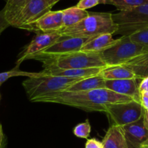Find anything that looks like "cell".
Instances as JSON below:
<instances>
[{
	"mask_svg": "<svg viewBox=\"0 0 148 148\" xmlns=\"http://www.w3.org/2000/svg\"><path fill=\"white\" fill-rule=\"evenodd\" d=\"M103 1H104V0H100V4H102V2Z\"/></svg>",
	"mask_w": 148,
	"mask_h": 148,
	"instance_id": "35",
	"label": "cell"
},
{
	"mask_svg": "<svg viewBox=\"0 0 148 148\" xmlns=\"http://www.w3.org/2000/svg\"><path fill=\"white\" fill-rule=\"evenodd\" d=\"M148 3V0H104L102 4L115 6L120 12L127 11Z\"/></svg>",
	"mask_w": 148,
	"mask_h": 148,
	"instance_id": "22",
	"label": "cell"
},
{
	"mask_svg": "<svg viewBox=\"0 0 148 148\" xmlns=\"http://www.w3.org/2000/svg\"><path fill=\"white\" fill-rule=\"evenodd\" d=\"M123 66L132 71L138 79L148 77V51L136 56Z\"/></svg>",
	"mask_w": 148,
	"mask_h": 148,
	"instance_id": "19",
	"label": "cell"
},
{
	"mask_svg": "<svg viewBox=\"0 0 148 148\" xmlns=\"http://www.w3.org/2000/svg\"><path fill=\"white\" fill-rule=\"evenodd\" d=\"M139 90L140 95L148 92V77L141 79L140 83L139 84Z\"/></svg>",
	"mask_w": 148,
	"mask_h": 148,
	"instance_id": "29",
	"label": "cell"
},
{
	"mask_svg": "<svg viewBox=\"0 0 148 148\" xmlns=\"http://www.w3.org/2000/svg\"><path fill=\"white\" fill-rule=\"evenodd\" d=\"M64 28L63 14L62 10L49 11L36 21L33 31L40 33H57Z\"/></svg>",
	"mask_w": 148,
	"mask_h": 148,
	"instance_id": "12",
	"label": "cell"
},
{
	"mask_svg": "<svg viewBox=\"0 0 148 148\" xmlns=\"http://www.w3.org/2000/svg\"><path fill=\"white\" fill-rule=\"evenodd\" d=\"M62 11L63 14V29L77 24L89 15V12L81 10L76 6L69 7Z\"/></svg>",
	"mask_w": 148,
	"mask_h": 148,
	"instance_id": "20",
	"label": "cell"
},
{
	"mask_svg": "<svg viewBox=\"0 0 148 148\" xmlns=\"http://www.w3.org/2000/svg\"><path fill=\"white\" fill-rule=\"evenodd\" d=\"M28 0H7L6 5L3 8L6 20L11 26V24L16 18Z\"/></svg>",
	"mask_w": 148,
	"mask_h": 148,
	"instance_id": "21",
	"label": "cell"
},
{
	"mask_svg": "<svg viewBox=\"0 0 148 148\" xmlns=\"http://www.w3.org/2000/svg\"><path fill=\"white\" fill-rule=\"evenodd\" d=\"M81 79L82 78H68L42 73L39 77H28L23 81L22 85L28 99L32 102H36L46 95L64 92L69 87Z\"/></svg>",
	"mask_w": 148,
	"mask_h": 148,
	"instance_id": "4",
	"label": "cell"
},
{
	"mask_svg": "<svg viewBox=\"0 0 148 148\" xmlns=\"http://www.w3.org/2000/svg\"><path fill=\"white\" fill-rule=\"evenodd\" d=\"M100 88H105V80L100 75H96L91 77L84 78L75 82L68 89L65 90L64 92H86V91L100 89Z\"/></svg>",
	"mask_w": 148,
	"mask_h": 148,
	"instance_id": "17",
	"label": "cell"
},
{
	"mask_svg": "<svg viewBox=\"0 0 148 148\" xmlns=\"http://www.w3.org/2000/svg\"><path fill=\"white\" fill-rule=\"evenodd\" d=\"M144 124H145V127L148 130V111H145V114H144Z\"/></svg>",
	"mask_w": 148,
	"mask_h": 148,
	"instance_id": "31",
	"label": "cell"
},
{
	"mask_svg": "<svg viewBox=\"0 0 148 148\" xmlns=\"http://www.w3.org/2000/svg\"><path fill=\"white\" fill-rule=\"evenodd\" d=\"M141 105L145 111H148V96L145 95H141Z\"/></svg>",
	"mask_w": 148,
	"mask_h": 148,
	"instance_id": "30",
	"label": "cell"
},
{
	"mask_svg": "<svg viewBox=\"0 0 148 148\" xmlns=\"http://www.w3.org/2000/svg\"><path fill=\"white\" fill-rule=\"evenodd\" d=\"M73 132L77 137L82 139L88 138L91 132V124L89 120L86 119L84 122L77 124L73 128Z\"/></svg>",
	"mask_w": 148,
	"mask_h": 148,
	"instance_id": "24",
	"label": "cell"
},
{
	"mask_svg": "<svg viewBox=\"0 0 148 148\" xmlns=\"http://www.w3.org/2000/svg\"><path fill=\"white\" fill-rule=\"evenodd\" d=\"M113 14L107 12H89L88 17L71 27L57 32L63 36L92 38L102 34L114 35L118 30Z\"/></svg>",
	"mask_w": 148,
	"mask_h": 148,
	"instance_id": "2",
	"label": "cell"
},
{
	"mask_svg": "<svg viewBox=\"0 0 148 148\" xmlns=\"http://www.w3.org/2000/svg\"><path fill=\"white\" fill-rule=\"evenodd\" d=\"M102 143L104 148H129L123 127L116 124L107 130Z\"/></svg>",
	"mask_w": 148,
	"mask_h": 148,
	"instance_id": "15",
	"label": "cell"
},
{
	"mask_svg": "<svg viewBox=\"0 0 148 148\" xmlns=\"http://www.w3.org/2000/svg\"><path fill=\"white\" fill-rule=\"evenodd\" d=\"M19 66H16L15 68L12 69L10 71L7 72H1L0 73V86L4 83L5 81L10 78L13 77H19V76H24L27 77H39L42 75V72H24V71H20L18 69Z\"/></svg>",
	"mask_w": 148,
	"mask_h": 148,
	"instance_id": "23",
	"label": "cell"
},
{
	"mask_svg": "<svg viewBox=\"0 0 148 148\" xmlns=\"http://www.w3.org/2000/svg\"><path fill=\"white\" fill-rule=\"evenodd\" d=\"M102 68L89 69H58L54 67L44 68L42 73L47 75L64 77L68 78H84L99 75Z\"/></svg>",
	"mask_w": 148,
	"mask_h": 148,
	"instance_id": "14",
	"label": "cell"
},
{
	"mask_svg": "<svg viewBox=\"0 0 148 148\" xmlns=\"http://www.w3.org/2000/svg\"><path fill=\"white\" fill-rule=\"evenodd\" d=\"M147 51L148 46L132 41L129 36H120L114 44L99 53L107 66H117L125 64Z\"/></svg>",
	"mask_w": 148,
	"mask_h": 148,
	"instance_id": "5",
	"label": "cell"
},
{
	"mask_svg": "<svg viewBox=\"0 0 148 148\" xmlns=\"http://www.w3.org/2000/svg\"><path fill=\"white\" fill-rule=\"evenodd\" d=\"M130 39L135 43L148 46V27L129 36Z\"/></svg>",
	"mask_w": 148,
	"mask_h": 148,
	"instance_id": "25",
	"label": "cell"
},
{
	"mask_svg": "<svg viewBox=\"0 0 148 148\" xmlns=\"http://www.w3.org/2000/svg\"><path fill=\"white\" fill-rule=\"evenodd\" d=\"M116 40L117 39L113 38L112 34L107 33V34L100 35L91 38L83 46L80 51L84 52L100 53L114 44L116 42Z\"/></svg>",
	"mask_w": 148,
	"mask_h": 148,
	"instance_id": "16",
	"label": "cell"
},
{
	"mask_svg": "<svg viewBox=\"0 0 148 148\" xmlns=\"http://www.w3.org/2000/svg\"><path fill=\"white\" fill-rule=\"evenodd\" d=\"M47 0H28L11 26L33 31V25L43 15L51 11Z\"/></svg>",
	"mask_w": 148,
	"mask_h": 148,
	"instance_id": "8",
	"label": "cell"
},
{
	"mask_svg": "<svg viewBox=\"0 0 148 148\" xmlns=\"http://www.w3.org/2000/svg\"><path fill=\"white\" fill-rule=\"evenodd\" d=\"M145 111L140 103L131 101L107 106L105 113L114 123L113 124L123 127L142 119Z\"/></svg>",
	"mask_w": 148,
	"mask_h": 148,
	"instance_id": "7",
	"label": "cell"
},
{
	"mask_svg": "<svg viewBox=\"0 0 148 148\" xmlns=\"http://www.w3.org/2000/svg\"><path fill=\"white\" fill-rule=\"evenodd\" d=\"M138 79H125L105 80V88L119 95L130 97L141 103V95Z\"/></svg>",
	"mask_w": 148,
	"mask_h": 148,
	"instance_id": "11",
	"label": "cell"
},
{
	"mask_svg": "<svg viewBox=\"0 0 148 148\" xmlns=\"http://www.w3.org/2000/svg\"><path fill=\"white\" fill-rule=\"evenodd\" d=\"M140 148H148V140H146V141L141 145Z\"/></svg>",
	"mask_w": 148,
	"mask_h": 148,
	"instance_id": "34",
	"label": "cell"
},
{
	"mask_svg": "<svg viewBox=\"0 0 148 148\" xmlns=\"http://www.w3.org/2000/svg\"><path fill=\"white\" fill-rule=\"evenodd\" d=\"M133 101L130 97L119 95L106 88L86 92H61L46 95L36 102L58 103L72 106L86 111L105 112L107 106Z\"/></svg>",
	"mask_w": 148,
	"mask_h": 148,
	"instance_id": "1",
	"label": "cell"
},
{
	"mask_svg": "<svg viewBox=\"0 0 148 148\" xmlns=\"http://www.w3.org/2000/svg\"><path fill=\"white\" fill-rule=\"evenodd\" d=\"M85 148H104L102 143L97 140V139L92 138L88 140L86 143Z\"/></svg>",
	"mask_w": 148,
	"mask_h": 148,
	"instance_id": "27",
	"label": "cell"
},
{
	"mask_svg": "<svg viewBox=\"0 0 148 148\" xmlns=\"http://www.w3.org/2000/svg\"><path fill=\"white\" fill-rule=\"evenodd\" d=\"M99 4H100V0H80L76 7L81 10H86Z\"/></svg>",
	"mask_w": 148,
	"mask_h": 148,
	"instance_id": "26",
	"label": "cell"
},
{
	"mask_svg": "<svg viewBox=\"0 0 148 148\" xmlns=\"http://www.w3.org/2000/svg\"><path fill=\"white\" fill-rule=\"evenodd\" d=\"M43 63L44 68L58 69H89L104 68L107 66L100 53L96 52L76 51L58 56L36 55L30 58Z\"/></svg>",
	"mask_w": 148,
	"mask_h": 148,
	"instance_id": "3",
	"label": "cell"
},
{
	"mask_svg": "<svg viewBox=\"0 0 148 148\" xmlns=\"http://www.w3.org/2000/svg\"><path fill=\"white\" fill-rule=\"evenodd\" d=\"M99 75H100L104 80L137 79L135 74L131 69L123 65L105 66L102 69Z\"/></svg>",
	"mask_w": 148,
	"mask_h": 148,
	"instance_id": "18",
	"label": "cell"
},
{
	"mask_svg": "<svg viewBox=\"0 0 148 148\" xmlns=\"http://www.w3.org/2000/svg\"><path fill=\"white\" fill-rule=\"evenodd\" d=\"M59 1V0H47L48 3H49V5L50 6L51 8H52L55 4H56Z\"/></svg>",
	"mask_w": 148,
	"mask_h": 148,
	"instance_id": "33",
	"label": "cell"
},
{
	"mask_svg": "<svg viewBox=\"0 0 148 148\" xmlns=\"http://www.w3.org/2000/svg\"><path fill=\"white\" fill-rule=\"evenodd\" d=\"M113 19L118 26L114 35L131 36L148 27V3L130 10L113 14Z\"/></svg>",
	"mask_w": 148,
	"mask_h": 148,
	"instance_id": "6",
	"label": "cell"
},
{
	"mask_svg": "<svg viewBox=\"0 0 148 148\" xmlns=\"http://www.w3.org/2000/svg\"><path fill=\"white\" fill-rule=\"evenodd\" d=\"M3 142V132H2V127H1V124H0V148H1Z\"/></svg>",
	"mask_w": 148,
	"mask_h": 148,
	"instance_id": "32",
	"label": "cell"
},
{
	"mask_svg": "<svg viewBox=\"0 0 148 148\" xmlns=\"http://www.w3.org/2000/svg\"><path fill=\"white\" fill-rule=\"evenodd\" d=\"M129 148H140L148 140V130L144 124V116L136 122L123 126Z\"/></svg>",
	"mask_w": 148,
	"mask_h": 148,
	"instance_id": "13",
	"label": "cell"
},
{
	"mask_svg": "<svg viewBox=\"0 0 148 148\" xmlns=\"http://www.w3.org/2000/svg\"><path fill=\"white\" fill-rule=\"evenodd\" d=\"M93 38V37H92ZM91 38L71 37L62 36L55 43L41 53L35 54L42 56H58L79 51L84 44ZM30 56V57H32ZM29 58L28 59H30Z\"/></svg>",
	"mask_w": 148,
	"mask_h": 148,
	"instance_id": "10",
	"label": "cell"
},
{
	"mask_svg": "<svg viewBox=\"0 0 148 148\" xmlns=\"http://www.w3.org/2000/svg\"><path fill=\"white\" fill-rule=\"evenodd\" d=\"M61 36V35L57 33H37L30 43L28 44L20 53L16 62V66H19L23 61L46 50L55 43Z\"/></svg>",
	"mask_w": 148,
	"mask_h": 148,
	"instance_id": "9",
	"label": "cell"
},
{
	"mask_svg": "<svg viewBox=\"0 0 148 148\" xmlns=\"http://www.w3.org/2000/svg\"><path fill=\"white\" fill-rule=\"evenodd\" d=\"M10 26L7 20H6L5 15H4V10H1L0 11V34L5 30L6 28Z\"/></svg>",
	"mask_w": 148,
	"mask_h": 148,
	"instance_id": "28",
	"label": "cell"
}]
</instances>
